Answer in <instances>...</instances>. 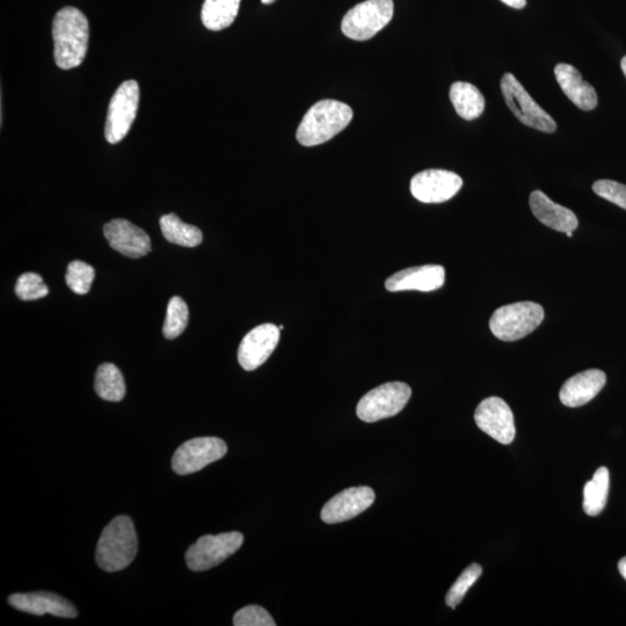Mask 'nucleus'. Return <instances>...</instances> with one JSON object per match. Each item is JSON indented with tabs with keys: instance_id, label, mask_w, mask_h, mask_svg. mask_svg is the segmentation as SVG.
<instances>
[{
	"instance_id": "bb28decb",
	"label": "nucleus",
	"mask_w": 626,
	"mask_h": 626,
	"mask_svg": "<svg viewBox=\"0 0 626 626\" xmlns=\"http://www.w3.org/2000/svg\"><path fill=\"white\" fill-rule=\"evenodd\" d=\"M94 276H96V272H94L92 266L85 264L83 261L75 260L70 262L68 266L65 281H67L68 287L75 294L86 295L91 290Z\"/></svg>"
},
{
	"instance_id": "9b49d317",
	"label": "nucleus",
	"mask_w": 626,
	"mask_h": 626,
	"mask_svg": "<svg viewBox=\"0 0 626 626\" xmlns=\"http://www.w3.org/2000/svg\"><path fill=\"white\" fill-rule=\"evenodd\" d=\"M475 421L479 429L501 444H511L515 439L514 414L504 399H484L477 407Z\"/></svg>"
},
{
	"instance_id": "ddd939ff",
	"label": "nucleus",
	"mask_w": 626,
	"mask_h": 626,
	"mask_svg": "<svg viewBox=\"0 0 626 626\" xmlns=\"http://www.w3.org/2000/svg\"><path fill=\"white\" fill-rule=\"evenodd\" d=\"M281 330L274 324H262L246 334L238 349L239 365L253 371L264 365L280 341Z\"/></svg>"
},
{
	"instance_id": "5701e85b",
	"label": "nucleus",
	"mask_w": 626,
	"mask_h": 626,
	"mask_svg": "<svg viewBox=\"0 0 626 626\" xmlns=\"http://www.w3.org/2000/svg\"><path fill=\"white\" fill-rule=\"evenodd\" d=\"M94 389L107 402H121L126 396V382L120 369L113 363H104L96 373Z\"/></svg>"
},
{
	"instance_id": "473e14b6",
	"label": "nucleus",
	"mask_w": 626,
	"mask_h": 626,
	"mask_svg": "<svg viewBox=\"0 0 626 626\" xmlns=\"http://www.w3.org/2000/svg\"><path fill=\"white\" fill-rule=\"evenodd\" d=\"M618 571H620L622 577L626 580V557L620 560L618 563Z\"/></svg>"
},
{
	"instance_id": "423d86ee",
	"label": "nucleus",
	"mask_w": 626,
	"mask_h": 626,
	"mask_svg": "<svg viewBox=\"0 0 626 626\" xmlns=\"http://www.w3.org/2000/svg\"><path fill=\"white\" fill-rule=\"evenodd\" d=\"M500 87L508 108L524 126L543 133H555L556 121L530 97L518 79L512 74H506L501 79Z\"/></svg>"
},
{
	"instance_id": "aec40b11",
	"label": "nucleus",
	"mask_w": 626,
	"mask_h": 626,
	"mask_svg": "<svg viewBox=\"0 0 626 626\" xmlns=\"http://www.w3.org/2000/svg\"><path fill=\"white\" fill-rule=\"evenodd\" d=\"M529 205L537 220L552 230L567 234L578 228V218L573 211L557 205L541 191L531 193Z\"/></svg>"
},
{
	"instance_id": "9d476101",
	"label": "nucleus",
	"mask_w": 626,
	"mask_h": 626,
	"mask_svg": "<svg viewBox=\"0 0 626 626\" xmlns=\"http://www.w3.org/2000/svg\"><path fill=\"white\" fill-rule=\"evenodd\" d=\"M228 453V446L218 438H196L177 449L172 458V469L179 476L191 475L220 461Z\"/></svg>"
},
{
	"instance_id": "393cba45",
	"label": "nucleus",
	"mask_w": 626,
	"mask_h": 626,
	"mask_svg": "<svg viewBox=\"0 0 626 626\" xmlns=\"http://www.w3.org/2000/svg\"><path fill=\"white\" fill-rule=\"evenodd\" d=\"M610 476L607 468H600L584 489V511L589 516H598L607 505Z\"/></svg>"
},
{
	"instance_id": "f03ea898",
	"label": "nucleus",
	"mask_w": 626,
	"mask_h": 626,
	"mask_svg": "<svg viewBox=\"0 0 626 626\" xmlns=\"http://www.w3.org/2000/svg\"><path fill=\"white\" fill-rule=\"evenodd\" d=\"M353 120L352 108L337 100H322L305 114L296 138L304 147H316L332 140Z\"/></svg>"
},
{
	"instance_id": "f3484780",
	"label": "nucleus",
	"mask_w": 626,
	"mask_h": 626,
	"mask_svg": "<svg viewBox=\"0 0 626 626\" xmlns=\"http://www.w3.org/2000/svg\"><path fill=\"white\" fill-rule=\"evenodd\" d=\"M10 606L19 611L32 615H53L63 618H75L77 609L68 600L54 593L38 592L27 594H13L9 599Z\"/></svg>"
},
{
	"instance_id": "f257e3e1",
	"label": "nucleus",
	"mask_w": 626,
	"mask_h": 626,
	"mask_svg": "<svg viewBox=\"0 0 626 626\" xmlns=\"http://www.w3.org/2000/svg\"><path fill=\"white\" fill-rule=\"evenodd\" d=\"M54 58L58 68L71 70L85 60L89 47L90 26L82 11L64 7L53 23Z\"/></svg>"
},
{
	"instance_id": "c9c22d12",
	"label": "nucleus",
	"mask_w": 626,
	"mask_h": 626,
	"mask_svg": "<svg viewBox=\"0 0 626 626\" xmlns=\"http://www.w3.org/2000/svg\"><path fill=\"white\" fill-rule=\"evenodd\" d=\"M566 235H567V237H572L573 232H567V234H566Z\"/></svg>"
},
{
	"instance_id": "412c9836",
	"label": "nucleus",
	"mask_w": 626,
	"mask_h": 626,
	"mask_svg": "<svg viewBox=\"0 0 626 626\" xmlns=\"http://www.w3.org/2000/svg\"><path fill=\"white\" fill-rule=\"evenodd\" d=\"M450 100L455 111L462 119L471 121L482 116L485 109V99L475 85L457 82L451 85Z\"/></svg>"
},
{
	"instance_id": "4be33fe9",
	"label": "nucleus",
	"mask_w": 626,
	"mask_h": 626,
	"mask_svg": "<svg viewBox=\"0 0 626 626\" xmlns=\"http://www.w3.org/2000/svg\"><path fill=\"white\" fill-rule=\"evenodd\" d=\"M242 0H206L202 6L201 19L209 31H222L234 24Z\"/></svg>"
},
{
	"instance_id": "39448f33",
	"label": "nucleus",
	"mask_w": 626,
	"mask_h": 626,
	"mask_svg": "<svg viewBox=\"0 0 626 626\" xmlns=\"http://www.w3.org/2000/svg\"><path fill=\"white\" fill-rule=\"evenodd\" d=\"M392 17V0H366L346 13L342 19V33L355 41H367L388 26Z\"/></svg>"
},
{
	"instance_id": "1a4fd4ad",
	"label": "nucleus",
	"mask_w": 626,
	"mask_h": 626,
	"mask_svg": "<svg viewBox=\"0 0 626 626\" xmlns=\"http://www.w3.org/2000/svg\"><path fill=\"white\" fill-rule=\"evenodd\" d=\"M140 105V86L135 80L122 83L109 103L105 137L108 143L116 144L125 138L136 119Z\"/></svg>"
},
{
	"instance_id": "b1692460",
	"label": "nucleus",
	"mask_w": 626,
	"mask_h": 626,
	"mask_svg": "<svg viewBox=\"0 0 626 626\" xmlns=\"http://www.w3.org/2000/svg\"><path fill=\"white\" fill-rule=\"evenodd\" d=\"M160 228L167 242L184 246L196 247L203 240L202 232L194 225L186 224L176 214H167L160 218Z\"/></svg>"
},
{
	"instance_id": "f704fd0d",
	"label": "nucleus",
	"mask_w": 626,
	"mask_h": 626,
	"mask_svg": "<svg viewBox=\"0 0 626 626\" xmlns=\"http://www.w3.org/2000/svg\"><path fill=\"white\" fill-rule=\"evenodd\" d=\"M274 2H275V0H261V3L265 4V5H269V4H272Z\"/></svg>"
},
{
	"instance_id": "6e6552de",
	"label": "nucleus",
	"mask_w": 626,
	"mask_h": 626,
	"mask_svg": "<svg viewBox=\"0 0 626 626\" xmlns=\"http://www.w3.org/2000/svg\"><path fill=\"white\" fill-rule=\"evenodd\" d=\"M243 543L244 536L238 531L202 536L186 552L188 569L194 572L213 569L234 555Z\"/></svg>"
},
{
	"instance_id": "f8f14e48",
	"label": "nucleus",
	"mask_w": 626,
	"mask_h": 626,
	"mask_svg": "<svg viewBox=\"0 0 626 626\" xmlns=\"http://www.w3.org/2000/svg\"><path fill=\"white\" fill-rule=\"evenodd\" d=\"M463 180L446 170H427L411 180V193L420 202L442 203L453 199L461 191Z\"/></svg>"
},
{
	"instance_id": "2f4dec72",
	"label": "nucleus",
	"mask_w": 626,
	"mask_h": 626,
	"mask_svg": "<svg viewBox=\"0 0 626 626\" xmlns=\"http://www.w3.org/2000/svg\"><path fill=\"white\" fill-rule=\"evenodd\" d=\"M501 2L516 10H521L527 5V0H501Z\"/></svg>"
},
{
	"instance_id": "c85d7f7f",
	"label": "nucleus",
	"mask_w": 626,
	"mask_h": 626,
	"mask_svg": "<svg viewBox=\"0 0 626 626\" xmlns=\"http://www.w3.org/2000/svg\"><path fill=\"white\" fill-rule=\"evenodd\" d=\"M16 294L23 301H36L46 297L49 289L39 274L26 273L19 276Z\"/></svg>"
},
{
	"instance_id": "20e7f679",
	"label": "nucleus",
	"mask_w": 626,
	"mask_h": 626,
	"mask_svg": "<svg viewBox=\"0 0 626 626\" xmlns=\"http://www.w3.org/2000/svg\"><path fill=\"white\" fill-rule=\"evenodd\" d=\"M544 319V309L534 302L505 305L494 311L490 329L494 337L502 341H516L529 336Z\"/></svg>"
},
{
	"instance_id": "dca6fc26",
	"label": "nucleus",
	"mask_w": 626,
	"mask_h": 626,
	"mask_svg": "<svg viewBox=\"0 0 626 626\" xmlns=\"http://www.w3.org/2000/svg\"><path fill=\"white\" fill-rule=\"evenodd\" d=\"M446 281V271L439 265H426L404 269L390 276L385 288L391 293L417 290L429 293L440 289Z\"/></svg>"
},
{
	"instance_id": "c756f323",
	"label": "nucleus",
	"mask_w": 626,
	"mask_h": 626,
	"mask_svg": "<svg viewBox=\"0 0 626 626\" xmlns=\"http://www.w3.org/2000/svg\"><path fill=\"white\" fill-rule=\"evenodd\" d=\"M235 626H275L276 623L268 611L260 606H247L237 611Z\"/></svg>"
},
{
	"instance_id": "cd10ccee",
	"label": "nucleus",
	"mask_w": 626,
	"mask_h": 626,
	"mask_svg": "<svg viewBox=\"0 0 626 626\" xmlns=\"http://www.w3.org/2000/svg\"><path fill=\"white\" fill-rule=\"evenodd\" d=\"M482 566L478 564H472L465 570L455 581V584L451 586L446 596L447 606L451 609H455L458 604L462 602L464 596L467 595L469 589L476 584V581L482 575Z\"/></svg>"
},
{
	"instance_id": "7ed1b4c3",
	"label": "nucleus",
	"mask_w": 626,
	"mask_h": 626,
	"mask_svg": "<svg viewBox=\"0 0 626 626\" xmlns=\"http://www.w3.org/2000/svg\"><path fill=\"white\" fill-rule=\"evenodd\" d=\"M137 535L128 516H118L104 529L97 545L96 559L101 570H125L137 555Z\"/></svg>"
},
{
	"instance_id": "7c9ffc66",
	"label": "nucleus",
	"mask_w": 626,
	"mask_h": 626,
	"mask_svg": "<svg viewBox=\"0 0 626 626\" xmlns=\"http://www.w3.org/2000/svg\"><path fill=\"white\" fill-rule=\"evenodd\" d=\"M593 191L600 198L626 210V186L613 180H599L593 185Z\"/></svg>"
},
{
	"instance_id": "0eeeda50",
	"label": "nucleus",
	"mask_w": 626,
	"mask_h": 626,
	"mask_svg": "<svg viewBox=\"0 0 626 626\" xmlns=\"http://www.w3.org/2000/svg\"><path fill=\"white\" fill-rule=\"evenodd\" d=\"M411 395L412 390L406 383H385L362 397L356 407V414L369 424L395 417L409 403Z\"/></svg>"
},
{
	"instance_id": "a211bd4d",
	"label": "nucleus",
	"mask_w": 626,
	"mask_h": 626,
	"mask_svg": "<svg viewBox=\"0 0 626 626\" xmlns=\"http://www.w3.org/2000/svg\"><path fill=\"white\" fill-rule=\"evenodd\" d=\"M606 382V374L599 369L582 371L564 383L559 392L560 402L567 407L584 406L599 395Z\"/></svg>"
},
{
	"instance_id": "6ab92c4d",
	"label": "nucleus",
	"mask_w": 626,
	"mask_h": 626,
	"mask_svg": "<svg viewBox=\"0 0 626 626\" xmlns=\"http://www.w3.org/2000/svg\"><path fill=\"white\" fill-rule=\"evenodd\" d=\"M555 76L566 97L582 111H593L598 106V94L594 87L572 65L559 63L555 68Z\"/></svg>"
},
{
	"instance_id": "2eb2a0df",
	"label": "nucleus",
	"mask_w": 626,
	"mask_h": 626,
	"mask_svg": "<svg viewBox=\"0 0 626 626\" xmlns=\"http://www.w3.org/2000/svg\"><path fill=\"white\" fill-rule=\"evenodd\" d=\"M104 235L113 250L131 259L143 258L152 250L147 232L121 218L107 223Z\"/></svg>"
},
{
	"instance_id": "4468645a",
	"label": "nucleus",
	"mask_w": 626,
	"mask_h": 626,
	"mask_svg": "<svg viewBox=\"0 0 626 626\" xmlns=\"http://www.w3.org/2000/svg\"><path fill=\"white\" fill-rule=\"evenodd\" d=\"M374 501L375 492L370 487H349L327 501L320 516L329 524L345 522L367 511Z\"/></svg>"
},
{
	"instance_id": "72a5a7b5",
	"label": "nucleus",
	"mask_w": 626,
	"mask_h": 626,
	"mask_svg": "<svg viewBox=\"0 0 626 626\" xmlns=\"http://www.w3.org/2000/svg\"><path fill=\"white\" fill-rule=\"evenodd\" d=\"M621 68H622V70H623V74H624V76H625V78H626V56H625V57H623V60H622V62H621Z\"/></svg>"
},
{
	"instance_id": "a878e982",
	"label": "nucleus",
	"mask_w": 626,
	"mask_h": 626,
	"mask_svg": "<svg viewBox=\"0 0 626 626\" xmlns=\"http://www.w3.org/2000/svg\"><path fill=\"white\" fill-rule=\"evenodd\" d=\"M189 320V310L186 302L179 296L171 298L167 305L164 337L169 340L177 339L186 330Z\"/></svg>"
}]
</instances>
